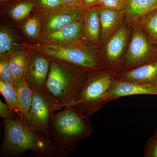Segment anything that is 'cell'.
Masks as SVG:
<instances>
[{
    "label": "cell",
    "mask_w": 157,
    "mask_h": 157,
    "mask_svg": "<svg viewBox=\"0 0 157 157\" xmlns=\"http://www.w3.org/2000/svg\"><path fill=\"white\" fill-rule=\"evenodd\" d=\"M4 137L0 146L1 157H19L32 151L40 157H61L50 138L32 128L20 118L3 120Z\"/></svg>",
    "instance_id": "6da1fadb"
},
{
    "label": "cell",
    "mask_w": 157,
    "mask_h": 157,
    "mask_svg": "<svg viewBox=\"0 0 157 157\" xmlns=\"http://www.w3.org/2000/svg\"><path fill=\"white\" fill-rule=\"evenodd\" d=\"M93 131L89 117L70 105L53 113L49 121L50 139L61 157L68 156L78 142L89 137Z\"/></svg>",
    "instance_id": "7a4b0ae2"
},
{
    "label": "cell",
    "mask_w": 157,
    "mask_h": 157,
    "mask_svg": "<svg viewBox=\"0 0 157 157\" xmlns=\"http://www.w3.org/2000/svg\"><path fill=\"white\" fill-rule=\"evenodd\" d=\"M45 86V90L55 104V111L69 106L79 94L88 76L83 69L53 59Z\"/></svg>",
    "instance_id": "3957f363"
},
{
    "label": "cell",
    "mask_w": 157,
    "mask_h": 157,
    "mask_svg": "<svg viewBox=\"0 0 157 157\" xmlns=\"http://www.w3.org/2000/svg\"><path fill=\"white\" fill-rule=\"evenodd\" d=\"M91 73L79 94L70 105L88 117L103 107L101 105L102 98L116 75L115 71L108 70Z\"/></svg>",
    "instance_id": "277c9868"
},
{
    "label": "cell",
    "mask_w": 157,
    "mask_h": 157,
    "mask_svg": "<svg viewBox=\"0 0 157 157\" xmlns=\"http://www.w3.org/2000/svg\"><path fill=\"white\" fill-rule=\"evenodd\" d=\"M38 49L45 56L70 63L90 73L104 68L102 59L82 46L50 43L39 45Z\"/></svg>",
    "instance_id": "5b68a950"
},
{
    "label": "cell",
    "mask_w": 157,
    "mask_h": 157,
    "mask_svg": "<svg viewBox=\"0 0 157 157\" xmlns=\"http://www.w3.org/2000/svg\"><path fill=\"white\" fill-rule=\"evenodd\" d=\"M138 23H135L128 48L119 70L124 71L157 59L155 47Z\"/></svg>",
    "instance_id": "8992f818"
},
{
    "label": "cell",
    "mask_w": 157,
    "mask_h": 157,
    "mask_svg": "<svg viewBox=\"0 0 157 157\" xmlns=\"http://www.w3.org/2000/svg\"><path fill=\"white\" fill-rule=\"evenodd\" d=\"M32 104L26 124L50 138L49 124L55 111V104L45 89L33 91Z\"/></svg>",
    "instance_id": "52a82bcc"
},
{
    "label": "cell",
    "mask_w": 157,
    "mask_h": 157,
    "mask_svg": "<svg viewBox=\"0 0 157 157\" xmlns=\"http://www.w3.org/2000/svg\"><path fill=\"white\" fill-rule=\"evenodd\" d=\"M129 36V29L124 25L107 40L105 45L103 67L113 70H119L123 54Z\"/></svg>",
    "instance_id": "ba28073f"
},
{
    "label": "cell",
    "mask_w": 157,
    "mask_h": 157,
    "mask_svg": "<svg viewBox=\"0 0 157 157\" xmlns=\"http://www.w3.org/2000/svg\"><path fill=\"white\" fill-rule=\"evenodd\" d=\"M137 95H157V84H143L121 81L115 78L101 101L102 107L109 101L122 97Z\"/></svg>",
    "instance_id": "9c48e42d"
},
{
    "label": "cell",
    "mask_w": 157,
    "mask_h": 157,
    "mask_svg": "<svg viewBox=\"0 0 157 157\" xmlns=\"http://www.w3.org/2000/svg\"><path fill=\"white\" fill-rule=\"evenodd\" d=\"M50 60L36 55L27 58L25 77L32 90L44 89L50 67Z\"/></svg>",
    "instance_id": "30bf717a"
},
{
    "label": "cell",
    "mask_w": 157,
    "mask_h": 157,
    "mask_svg": "<svg viewBox=\"0 0 157 157\" xmlns=\"http://www.w3.org/2000/svg\"><path fill=\"white\" fill-rule=\"evenodd\" d=\"M86 8L83 6H63L57 9V11L48 18L45 25V30L47 33H50L82 18Z\"/></svg>",
    "instance_id": "8fae6325"
},
{
    "label": "cell",
    "mask_w": 157,
    "mask_h": 157,
    "mask_svg": "<svg viewBox=\"0 0 157 157\" xmlns=\"http://www.w3.org/2000/svg\"><path fill=\"white\" fill-rule=\"evenodd\" d=\"M115 78L138 84H157V59L116 73Z\"/></svg>",
    "instance_id": "7c38bea8"
},
{
    "label": "cell",
    "mask_w": 157,
    "mask_h": 157,
    "mask_svg": "<svg viewBox=\"0 0 157 157\" xmlns=\"http://www.w3.org/2000/svg\"><path fill=\"white\" fill-rule=\"evenodd\" d=\"M98 7L101 24V41L107 42L121 27L125 14L124 11H118L108 7Z\"/></svg>",
    "instance_id": "4fadbf2b"
},
{
    "label": "cell",
    "mask_w": 157,
    "mask_h": 157,
    "mask_svg": "<svg viewBox=\"0 0 157 157\" xmlns=\"http://www.w3.org/2000/svg\"><path fill=\"white\" fill-rule=\"evenodd\" d=\"M83 36L88 41L97 43L101 39V28L99 7H86L83 16Z\"/></svg>",
    "instance_id": "5bb4252c"
},
{
    "label": "cell",
    "mask_w": 157,
    "mask_h": 157,
    "mask_svg": "<svg viewBox=\"0 0 157 157\" xmlns=\"http://www.w3.org/2000/svg\"><path fill=\"white\" fill-rule=\"evenodd\" d=\"M83 36V17L75 21L63 28L48 33L46 39L53 42H74Z\"/></svg>",
    "instance_id": "9a60e30c"
},
{
    "label": "cell",
    "mask_w": 157,
    "mask_h": 157,
    "mask_svg": "<svg viewBox=\"0 0 157 157\" xmlns=\"http://www.w3.org/2000/svg\"><path fill=\"white\" fill-rule=\"evenodd\" d=\"M157 10V0H126L124 11L129 20L138 23L144 16Z\"/></svg>",
    "instance_id": "2e32d148"
},
{
    "label": "cell",
    "mask_w": 157,
    "mask_h": 157,
    "mask_svg": "<svg viewBox=\"0 0 157 157\" xmlns=\"http://www.w3.org/2000/svg\"><path fill=\"white\" fill-rule=\"evenodd\" d=\"M14 87L22 112L21 119L26 123L33 99V92L26 80L25 76L14 81Z\"/></svg>",
    "instance_id": "e0dca14e"
},
{
    "label": "cell",
    "mask_w": 157,
    "mask_h": 157,
    "mask_svg": "<svg viewBox=\"0 0 157 157\" xmlns=\"http://www.w3.org/2000/svg\"><path fill=\"white\" fill-rule=\"evenodd\" d=\"M9 65L14 81L25 75L27 65V57L24 51H17L8 56Z\"/></svg>",
    "instance_id": "ac0fdd59"
},
{
    "label": "cell",
    "mask_w": 157,
    "mask_h": 157,
    "mask_svg": "<svg viewBox=\"0 0 157 157\" xmlns=\"http://www.w3.org/2000/svg\"><path fill=\"white\" fill-rule=\"evenodd\" d=\"M0 92L5 98L6 104L19 117H22V112L17 100L16 90L13 86L6 83L0 78Z\"/></svg>",
    "instance_id": "d6986e66"
},
{
    "label": "cell",
    "mask_w": 157,
    "mask_h": 157,
    "mask_svg": "<svg viewBox=\"0 0 157 157\" xmlns=\"http://www.w3.org/2000/svg\"><path fill=\"white\" fill-rule=\"evenodd\" d=\"M138 23L150 42L157 46V10L141 18Z\"/></svg>",
    "instance_id": "ffe728a7"
},
{
    "label": "cell",
    "mask_w": 157,
    "mask_h": 157,
    "mask_svg": "<svg viewBox=\"0 0 157 157\" xmlns=\"http://www.w3.org/2000/svg\"><path fill=\"white\" fill-rule=\"evenodd\" d=\"M17 44L12 33L6 28H1L0 31V55L8 57L16 52Z\"/></svg>",
    "instance_id": "44dd1931"
},
{
    "label": "cell",
    "mask_w": 157,
    "mask_h": 157,
    "mask_svg": "<svg viewBox=\"0 0 157 157\" xmlns=\"http://www.w3.org/2000/svg\"><path fill=\"white\" fill-rule=\"evenodd\" d=\"M35 6L30 0H23L14 4L10 9L9 14L14 20L21 21L28 16Z\"/></svg>",
    "instance_id": "7402d4cb"
},
{
    "label": "cell",
    "mask_w": 157,
    "mask_h": 157,
    "mask_svg": "<svg viewBox=\"0 0 157 157\" xmlns=\"http://www.w3.org/2000/svg\"><path fill=\"white\" fill-rule=\"evenodd\" d=\"M0 76L1 79L8 84L14 86V76L10 66L8 57L2 56L0 59Z\"/></svg>",
    "instance_id": "603a6c76"
},
{
    "label": "cell",
    "mask_w": 157,
    "mask_h": 157,
    "mask_svg": "<svg viewBox=\"0 0 157 157\" xmlns=\"http://www.w3.org/2000/svg\"><path fill=\"white\" fill-rule=\"evenodd\" d=\"M41 23L38 17H32L28 20L24 25L25 33L30 38H35L39 35Z\"/></svg>",
    "instance_id": "cb8c5ba5"
},
{
    "label": "cell",
    "mask_w": 157,
    "mask_h": 157,
    "mask_svg": "<svg viewBox=\"0 0 157 157\" xmlns=\"http://www.w3.org/2000/svg\"><path fill=\"white\" fill-rule=\"evenodd\" d=\"M143 155L144 157H157V135H154L147 140Z\"/></svg>",
    "instance_id": "d4e9b609"
},
{
    "label": "cell",
    "mask_w": 157,
    "mask_h": 157,
    "mask_svg": "<svg viewBox=\"0 0 157 157\" xmlns=\"http://www.w3.org/2000/svg\"><path fill=\"white\" fill-rule=\"evenodd\" d=\"M34 5L37 3L41 8L47 10H55L64 6L62 0H32Z\"/></svg>",
    "instance_id": "484cf974"
},
{
    "label": "cell",
    "mask_w": 157,
    "mask_h": 157,
    "mask_svg": "<svg viewBox=\"0 0 157 157\" xmlns=\"http://www.w3.org/2000/svg\"><path fill=\"white\" fill-rule=\"evenodd\" d=\"M0 116L3 120H14L20 118L18 115L9 107L7 104L0 101Z\"/></svg>",
    "instance_id": "4316f807"
},
{
    "label": "cell",
    "mask_w": 157,
    "mask_h": 157,
    "mask_svg": "<svg viewBox=\"0 0 157 157\" xmlns=\"http://www.w3.org/2000/svg\"><path fill=\"white\" fill-rule=\"evenodd\" d=\"M126 0H101L98 6L108 7L118 10L124 11Z\"/></svg>",
    "instance_id": "83f0119b"
},
{
    "label": "cell",
    "mask_w": 157,
    "mask_h": 157,
    "mask_svg": "<svg viewBox=\"0 0 157 157\" xmlns=\"http://www.w3.org/2000/svg\"><path fill=\"white\" fill-rule=\"evenodd\" d=\"M64 6H83V0H62Z\"/></svg>",
    "instance_id": "f1b7e54d"
},
{
    "label": "cell",
    "mask_w": 157,
    "mask_h": 157,
    "mask_svg": "<svg viewBox=\"0 0 157 157\" xmlns=\"http://www.w3.org/2000/svg\"><path fill=\"white\" fill-rule=\"evenodd\" d=\"M101 0H83V5L86 7L98 6Z\"/></svg>",
    "instance_id": "f546056e"
},
{
    "label": "cell",
    "mask_w": 157,
    "mask_h": 157,
    "mask_svg": "<svg viewBox=\"0 0 157 157\" xmlns=\"http://www.w3.org/2000/svg\"><path fill=\"white\" fill-rule=\"evenodd\" d=\"M154 135H157V128L155 131Z\"/></svg>",
    "instance_id": "4dcf8cb0"
},
{
    "label": "cell",
    "mask_w": 157,
    "mask_h": 157,
    "mask_svg": "<svg viewBox=\"0 0 157 157\" xmlns=\"http://www.w3.org/2000/svg\"><path fill=\"white\" fill-rule=\"evenodd\" d=\"M9 1V0H1V2H6L7 1Z\"/></svg>",
    "instance_id": "1f68e13d"
},
{
    "label": "cell",
    "mask_w": 157,
    "mask_h": 157,
    "mask_svg": "<svg viewBox=\"0 0 157 157\" xmlns=\"http://www.w3.org/2000/svg\"><path fill=\"white\" fill-rule=\"evenodd\" d=\"M155 51H156V52L157 54V46H156V47H155Z\"/></svg>",
    "instance_id": "d6a6232c"
}]
</instances>
